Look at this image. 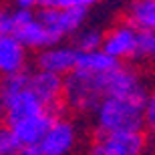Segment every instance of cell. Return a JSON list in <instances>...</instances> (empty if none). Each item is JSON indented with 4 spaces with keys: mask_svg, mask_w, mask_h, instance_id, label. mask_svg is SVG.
Returning a JSON list of instances; mask_svg holds the SVG:
<instances>
[{
    "mask_svg": "<svg viewBox=\"0 0 155 155\" xmlns=\"http://www.w3.org/2000/svg\"><path fill=\"white\" fill-rule=\"evenodd\" d=\"M137 45H139V30L127 20V22H119L117 26L105 32L103 51L121 63L127 58H135Z\"/></svg>",
    "mask_w": 155,
    "mask_h": 155,
    "instance_id": "obj_5",
    "label": "cell"
},
{
    "mask_svg": "<svg viewBox=\"0 0 155 155\" xmlns=\"http://www.w3.org/2000/svg\"><path fill=\"white\" fill-rule=\"evenodd\" d=\"M135 58L155 64V32L139 30V45H137V54H135Z\"/></svg>",
    "mask_w": 155,
    "mask_h": 155,
    "instance_id": "obj_17",
    "label": "cell"
},
{
    "mask_svg": "<svg viewBox=\"0 0 155 155\" xmlns=\"http://www.w3.org/2000/svg\"><path fill=\"white\" fill-rule=\"evenodd\" d=\"M28 81H30V73H26V71L0 77V99H2V103L6 105L8 101L18 97L20 93H24L28 89Z\"/></svg>",
    "mask_w": 155,
    "mask_h": 155,
    "instance_id": "obj_15",
    "label": "cell"
},
{
    "mask_svg": "<svg viewBox=\"0 0 155 155\" xmlns=\"http://www.w3.org/2000/svg\"><path fill=\"white\" fill-rule=\"evenodd\" d=\"M36 18L51 30L58 40H63L69 35H77L87 18V10L79 8H40Z\"/></svg>",
    "mask_w": 155,
    "mask_h": 155,
    "instance_id": "obj_4",
    "label": "cell"
},
{
    "mask_svg": "<svg viewBox=\"0 0 155 155\" xmlns=\"http://www.w3.org/2000/svg\"><path fill=\"white\" fill-rule=\"evenodd\" d=\"M14 36H16L26 48H42V51L61 42V40L52 35L51 30L46 28L36 16L32 18V20H28L26 24L18 26L16 32H14Z\"/></svg>",
    "mask_w": 155,
    "mask_h": 155,
    "instance_id": "obj_12",
    "label": "cell"
},
{
    "mask_svg": "<svg viewBox=\"0 0 155 155\" xmlns=\"http://www.w3.org/2000/svg\"><path fill=\"white\" fill-rule=\"evenodd\" d=\"M107 97V73L91 75L83 71H73L64 77V103L73 109L89 111L101 105Z\"/></svg>",
    "mask_w": 155,
    "mask_h": 155,
    "instance_id": "obj_2",
    "label": "cell"
},
{
    "mask_svg": "<svg viewBox=\"0 0 155 155\" xmlns=\"http://www.w3.org/2000/svg\"><path fill=\"white\" fill-rule=\"evenodd\" d=\"M26 67V46L14 35L0 36V77L20 73Z\"/></svg>",
    "mask_w": 155,
    "mask_h": 155,
    "instance_id": "obj_10",
    "label": "cell"
},
{
    "mask_svg": "<svg viewBox=\"0 0 155 155\" xmlns=\"http://www.w3.org/2000/svg\"><path fill=\"white\" fill-rule=\"evenodd\" d=\"M6 119V107L2 103V99H0V125H2V121Z\"/></svg>",
    "mask_w": 155,
    "mask_h": 155,
    "instance_id": "obj_24",
    "label": "cell"
},
{
    "mask_svg": "<svg viewBox=\"0 0 155 155\" xmlns=\"http://www.w3.org/2000/svg\"><path fill=\"white\" fill-rule=\"evenodd\" d=\"M147 99L105 97L97 107L99 133L143 131V107Z\"/></svg>",
    "mask_w": 155,
    "mask_h": 155,
    "instance_id": "obj_1",
    "label": "cell"
},
{
    "mask_svg": "<svg viewBox=\"0 0 155 155\" xmlns=\"http://www.w3.org/2000/svg\"><path fill=\"white\" fill-rule=\"evenodd\" d=\"M20 143L8 125H0V155H18Z\"/></svg>",
    "mask_w": 155,
    "mask_h": 155,
    "instance_id": "obj_18",
    "label": "cell"
},
{
    "mask_svg": "<svg viewBox=\"0 0 155 155\" xmlns=\"http://www.w3.org/2000/svg\"><path fill=\"white\" fill-rule=\"evenodd\" d=\"M28 89L35 93L36 97L42 101L48 111H54L61 107V103L64 101V77L48 73V71H35L30 73Z\"/></svg>",
    "mask_w": 155,
    "mask_h": 155,
    "instance_id": "obj_6",
    "label": "cell"
},
{
    "mask_svg": "<svg viewBox=\"0 0 155 155\" xmlns=\"http://www.w3.org/2000/svg\"><path fill=\"white\" fill-rule=\"evenodd\" d=\"M16 8H26V10H35L36 6L40 8V0H14Z\"/></svg>",
    "mask_w": 155,
    "mask_h": 155,
    "instance_id": "obj_23",
    "label": "cell"
},
{
    "mask_svg": "<svg viewBox=\"0 0 155 155\" xmlns=\"http://www.w3.org/2000/svg\"><path fill=\"white\" fill-rule=\"evenodd\" d=\"M54 113L52 111H42L38 115L26 117V119L18 121L14 125H10L14 137L18 139L20 147H28V145H36L46 137V133L51 131V127L54 125Z\"/></svg>",
    "mask_w": 155,
    "mask_h": 155,
    "instance_id": "obj_8",
    "label": "cell"
},
{
    "mask_svg": "<svg viewBox=\"0 0 155 155\" xmlns=\"http://www.w3.org/2000/svg\"><path fill=\"white\" fill-rule=\"evenodd\" d=\"M143 131L155 135V91L149 93L143 107Z\"/></svg>",
    "mask_w": 155,
    "mask_h": 155,
    "instance_id": "obj_20",
    "label": "cell"
},
{
    "mask_svg": "<svg viewBox=\"0 0 155 155\" xmlns=\"http://www.w3.org/2000/svg\"><path fill=\"white\" fill-rule=\"evenodd\" d=\"M18 155H48V153L36 143V145H28V147H20Z\"/></svg>",
    "mask_w": 155,
    "mask_h": 155,
    "instance_id": "obj_22",
    "label": "cell"
},
{
    "mask_svg": "<svg viewBox=\"0 0 155 155\" xmlns=\"http://www.w3.org/2000/svg\"><path fill=\"white\" fill-rule=\"evenodd\" d=\"M77 143V131L73 123L64 119H57L51 131L46 133V137L40 141V147L48 155H69Z\"/></svg>",
    "mask_w": 155,
    "mask_h": 155,
    "instance_id": "obj_9",
    "label": "cell"
},
{
    "mask_svg": "<svg viewBox=\"0 0 155 155\" xmlns=\"http://www.w3.org/2000/svg\"><path fill=\"white\" fill-rule=\"evenodd\" d=\"M99 0H40V8H79L89 10Z\"/></svg>",
    "mask_w": 155,
    "mask_h": 155,
    "instance_id": "obj_19",
    "label": "cell"
},
{
    "mask_svg": "<svg viewBox=\"0 0 155 155\" xmlns=\"http://www.w3.org/2000/svg\"><path fill=\"white\" fill-rule=\"evenodd\" d=\"M4 107H6L4 125H8V127L14 125V123H18V121L26 119V117H32V115L42 113V111H48L45 105H42V101H40L30 89H26V91L20 93L18 97H14L12 101H8Z\"/></svg>",
    "mask_w": 155,
    "mask_h": 155,
    "instance_id": "obj_11",
    "label": "cell"
},
{
    "mask_svg": "<svg viewBox=\"0 0 155 155\" xmlns=\"http://www.w3.org/2000/svg\"><path fill=\"white\" fill-rule=\"evenodd\" d=\"M147 135L145 131H117L99 133L97 143L89 155H145Z\"/></svg>",
    "mask_w": 155,
    "mask_h": 155,
    "instance_id": "obj_3",
    "label": "cell"
},
{
    "mask_svg": "<svg viewBox=\"0 0 155 155\" xmlns=\"http://www.w3.org/2000/svg\"><path fill=\"white\" fill-rule=\"evenodd\" d=\"M77 61H79L77 46L54 45V46H48V48L38 52L36 67L40 71H48V73H54V75L67 77L77 69Z\"/></svg>",
    "mask_w": 155,
    "mask_h": 155,
    "instance_id": "obj_7",
    "label": "cell"
},
{
    "mask_svg": "<svg viewBox=\"0 0 155 155\" xmlns=\"http://www.w3.org/2000/svg\"><path fill=\"white\" fill-rule=\"evenodd\" d=\"M127 18L137 30L155 32V0H133Z\"/></svg>",
    "mask_w": 155,
    "mask_h": 155,
    "instance_id": "obj_14",
    "label": "cell"
},
{
    "mask_svg": "<svg viewBox=\"0 0 155 155\" xmlns=\"http://www.w3.org/2000/svg\"><path fill=\"white\" fill-rule=\"evenodd\" d=\"M119 61H115L113 57H109L107 52L101 51H91V52H79V61H77V69L83 73H91V75H103L109 73L115 67H119Z\"/></svg>",
    "mask_w": 155,
    "mask_h": 155,
    "instance_id": "obj_13",
    "label": "cell"
},
{
    "mask_svg": "<svg viewBox=\"0 0 155 155\" xmlns=\"http://www.w3.org/2000/svg\"><path fill=\"white\" fill-rule=\"evenodd\" d=\"M16 32V20H14V10L2 8L0 6V36L2 35H14Z\"/></svg>",
    "mask_w": 155,
    "mask_h": 155,
    "instance_id": "obj_21",
    "label": "cell"
},
{
    "mask_svg": "<svg viewBox=\"0 0 155 155\" xmlns=\"http://www.w3.org/2000/svg\"><path fill=\"white\" fill-rule=\"evenodd\" d=\"M103 40H105V32L97 28H85L77 32L75 38V46L79 52H91V51H101L103 48Z\"/></svg>",
    "mask_w": 155,
    "mask_h": 155,
    "instance_id": "obj_16",
    "label": "cell"
}]
</instances>
